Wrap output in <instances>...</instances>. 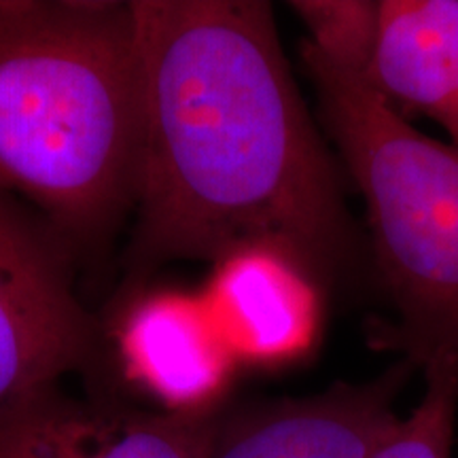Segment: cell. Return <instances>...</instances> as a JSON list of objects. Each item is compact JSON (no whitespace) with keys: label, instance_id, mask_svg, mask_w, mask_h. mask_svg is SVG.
Segmentation results:
<instances>
[{"label":"cell","instance_id":"1","mask_svg":"<svg viewBox=\"0 0 458 458\" xmlns=\"http://www.w3.org/2000/svg\"><path fill=\"white\" fill-rule=\"evenodd\" d=\"M142 145L134 263L270 250L317 286L360 261L340 176L261 0H131Z\"/></svg>","mask_w":458,"mask_h":458},{"label":"cell","instance_id":"2","mask_svg":"<svg viewBox=\"0 0 458 458\" xmlns=\"http://www.w3.org/2000/svg\"><path fill=\"white\" fill-rule=\"evenodd\" d=\"M140 145L131 0H0V191L98 238L134 210Z\"/></svg>","mask_w":458,"mask_h":458},{"label":"cell","instance_id":"3","mask_svg":"<svg viewBox=\"0 0 458 458\" xmlns=\"http://www.w3.org/2000/svg\"><path fill=\"white\" fill-rule=\"evenodd\" d=\"M303 62L325 130L368 206L401 348L425 369H458V147L418 131L308 43Z\"/></svg>","mask_w":458,"mask_h":458},{"label":"cell","instance_id":"4","mask_svg":"<svg viewBox=\"0 0 458 458\" xmlns=\"http://www.w3.org/2000/svg\"><path fill=\"white\" fill-rule=\"evenodd\" d=\"M64 244L47 221L0 191V425L60 388L94 351Z\"/></svg>","mask_w":458,"mask_h":458},{"label":"cell","instance_id":"5","mask_svg":"<svg viewBox=\"0 0 458 458\" xmlns=\"http://www.w3.org/2000/svg\"><path fill=\"white\" fill-rule=\"evenodd\" d=\"M219 405L164 414L54 388L0 425V458H210Z\"/></svg>","mask_w":458,"mask_h":458},{"label":"cell","instance_id":"6","mask_svg":"<svg viewBox=\"0 0 458 458\" xmlns=\"http://www.w3.org/2000/svg\"><path fill=\"white\" fill-rule=\"evenodd\" d=\"M401 380L397 369L369 385L223 411L210 458H371L399 422Z\"/></svg>","mask_w":458,"mask_h":458},{"label":"cell","instance_id":"7","mask_svg":"<svg viewBox=\"0 0 458 458\" xmlns=\"http://www.w3.org/2000/svg\"><path fill=\"white\" fill-rule=\"evenodd\" d=\"M394 111H420L458 147V0H380L363 77Z\"/></svg>","mask_w":458,"mask_h":458},{"label":"cell","instance_id":"8","mask_svg":"<svg viewBox=\"0 0 458 458\" xmlns=\"http://www.w3.org/2000/svg\"><path fill=\"white\" fill-rule=\"evenodd\" d=\"M204 303L233 357L259 363L303 352L318 327L317 286L270 250L221 261Z\"/></svg>","mask_w":458,"mask_h":458},{"label":"cell","instance_id":"9","mask_svg":"<svg viewBox=\"0 0 458 458\" xmlns=\"http://www.w3.org/2000/svg\"><path fill=\"white\" fill-rule=\"evenodd\" d=\"M125 371L170 410L216 405L233 354L202 300L164 293L142 301L122 337Z\"/></svg>","mask_w":458,"mask_h":458},{"label":"cell","instance_id":"10","mask_svg":"<svg viewBox=\"0 0 458 458\" xmlns=\"http://www.w3.org/2000/svg\"><path fill=\"white\" fill-rule=\"evenodd\" d=\"M291 7L310 30L306 43L312 49L331 64L363 77L374 51L377 0H297Z\"/></svg>","mask_w":458,"mask_h":458},{"label":"cell","instance_id":"11","mask_svg":"<svg viewBox=\"0 0 458 458\" xmlns=\"http://www.w3.org/2000/svg\"><path fill=\"white\" fill-rule=\"evenodd\" d=\"M427 391L408 420H399L371 458H452L458 408V369H425Z\"/></svg>","mask_w":458,"mask_h":458}]
</instances>
